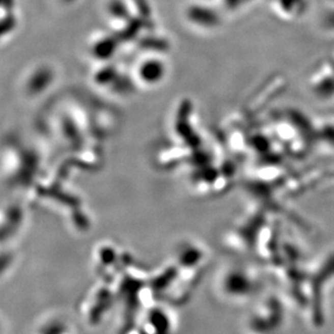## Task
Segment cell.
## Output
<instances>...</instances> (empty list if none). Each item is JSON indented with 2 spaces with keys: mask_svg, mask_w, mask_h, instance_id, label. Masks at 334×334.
I'll use <instances>...</instances> for the list:
<instances>
[{
  "mask_svg": "<svg viewBox=\"0 0 334 334\" xmlns=\"http://www.w3.org/2000/svg\"><path fill=\"white\" fill-rule=\"evenodd\" d=\"M258 281L252 272L243 267L224 269L218 278V289L222 295L231 301H243L257 290Z\"/></svg>",
  "mask_w": 334,
  "mask_h": 334,
  "instance_id": "6da1fadb",
  "label": "cell"
},
{
  "mask_svg": "<svg viewBox=\"0 0 334 334\" xmlns=\"http://www.w3.org/2000/svg\"><path fill=\"white\" fill-rule=\"evenodd\" d=\"M165 75V65L159 59H146L137 66L136 76L140 82L146 86H155L160 82Z\"/></svg>",
  "mask_w": 334,
  "mask_h": 334,
  "instance_id": "7a4b0ae2",
  "label": "cell"
}]
</instances>
